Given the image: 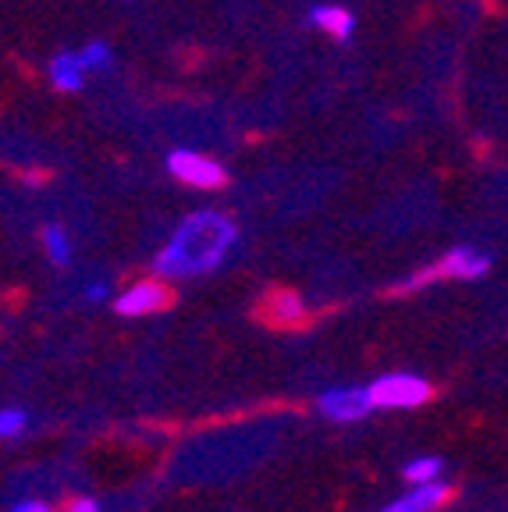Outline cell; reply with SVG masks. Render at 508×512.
Instances as JSON below:
<instances>
[{"label":"cell","instance_id":"277c9868","mask_svg":"<svg viewBox=\"0 0 508 512\" xmlns=\"http://www.w3.org/2000/svg\"><path fill=\"white\" fill-rule=\"evenodd\" d=\"M374 409H416L434 399V384L413 370H391L366 384Z\"/></svg>","mask_w":508,"mask_h":512},{"label":"cell","instance_id":"3957f363","mask_svg":"<svg viewBox=\"0 0 508 512\" xmlns=\"http://www.w3.org/2000/svg\"><path fill=\"white\" fill-rule=\"evenodd\" d=\"M164 171L175 178L178 185L196 192H221L228 189V168L221 160L210 157L203 150H192V146H175V150L164 157Z\"/></svg>","mask_w":508,"mask_h":512},{"label":"cell","instance_id":"52a82bcc","mask_svg":"<svg viewBox=\"0 0 508 512\" xmlns=\"http://www.w3.org/2000/svg\"><path fill=\"white\" fill-rule=\"evenodd\" d=\"M306 22L317 32H324L327 40L334 43H349L356 36V11L345 8V4H334V0H324V4H313L306 11Z\"/></svg>","mask_w":508,"mask_h":512},{"label":"cell","instance_id":"4fadbf2b","mask_svg":"<svg viewBox=\"0 0 508 512\" xmlns=\"http://www.w3.org/2000/svg\"><path fill=\"white\" fill-rule=\"evenodd\" d=\"M441 459L437 456H413L402 466V480L405 484H430V480H441Z\"/></svg>","mask_w":508,"mask_h":512},{"label":"cell","instance_id":"6da1fadb","mask_svg":"<svg viewBox=\"0 0 508 512\" xmlns=\"http://www.w3.org/2000/svg\"><path fill=\"white\" fill-rule=\"evenodd\" d=\"M235 246H239V224H235V217L217 207H199L171 228L164 246L153 253L150 271L157 278L171 281V285L196 281L203 274H214Z\"/></svg>","mask_w":508,"mask_h":512},{"label":"cell","instance_id":"9c48e42d","mask_svg":"<svg viewBox=\"0 0 508 512\" xmlns=\"http://www.w3.org/2000/svg\"><path fill=\"white\" fill-rule=\"evenodd\" d=\"M452 498V488L445 480H430V484H409L405 495H398L395 502H388L377 512H437L441 505Z\"/></svg>","mask_w":508,"mask_h":512},{"label":"cell","instance_id":"2e32d148","mask_svg":"<svg viewBox=\"0 0 508 512\" xmlns=\"http://www.w3.org/2000/svg\"><path fill=\"white\" fill-rule=\"evenodd\" d=\"M64 512H100V502L89 498V495H75V498L64 502Z\"/></svg>","mask_w":508,"mask_h":512},{"label":"cell","instance_id":"7a4b0ae2","mask_svg":"<svg viewBox=\"0 0 508 512\" xmlns=\"http://www.w3.org/2000/svg\"><path fill=\"white\" fill-rule=\"evenodd\" d=\"M491 271V256L477 246H452L448 253H441L434 264L420 267V271L405 274L402 281L391 285V296H413L423 292L434 281H477Z\"/></svg>","mask_w":508,"mask_h":512},{"label":"cell","instance_id":"5b68a950","mask_svg":"<svg viewBox=\"0 0 508 512\" xmlns=\"http://www.w3.org/2000/svg\"><path fill=\"white\" fill-rule=\"evenodd\" d=\"M111 303L118 317H153V313L167 310V306L175 303V292H171V281L157 278L150 271L146 278L128 281Z\"/></svg>","mask_w":508,"mask_h":512},{"label":"cell","instance_id":"e0dca14e","mask_svg":"<svg viewBox=\"0 0 508 512\" xmlns=\"http://www.w3.org/2000/svg\"><path fill=\"white\" fill-rule=\"evenodd\" d=\"M11 512H54L47 502H40V498H25V502L11 505Z\"/></svg>","mask_w":508,"mask_h":512},{"label":"cell","instance_id":"30bf717a","mask_svg":"<svg viewBox=\"0 0 508 512\" xmlns=\"http://www.w3.org/2000/svg\"><path fill=\"white\" fill-rule=\"evenodd\" d=\"M263 317L274 324V328H299L306 320V303H302L299 292L292 288H274L267 299H263Z\"/></svg>","mask_w":508,"mask_h":512},{"label":"cell","instance_id":"9a60e30c","mask_svg":"<svg viewBox=\"0 0 508 512\" xmlns=\"http://www.w3.org/2000/svg\"><path fill=\"white\" fill-rule=\"evenodd\" d=\"M82 296H86V303L100 306V303H111L114 299V285L107 278H93L82 285Z\"/></svg>","mask_w":508,"mask_h":512},{"label":"cell","instance_id":"7c38bea8","mask_svg":"<svg viewBox=\"0 0 508 512\" xmlns=\"http://www.w3.org/2000/svg\"><path fill=\"white\" fill-rule=\"evenodd\" d=\"M82 57V68L89 72V79L93 75H107L114 72V47L107 40H86L82 47H75Z\"/></svg>","mask_w":508,"mask_h":512},{"label":"cell","instance_id":"8992f818","mask_svg":"<svg viewBox=\"0 0 508 512\" xmlns=\"http://www.w3.org/2000/svg\"><path fill=\"white\" fill-rule=\"evenodd\" d=\"M317 413L331 424H359L374 413V402L366 388H331V392H320Z\"/></svg>","mask_w":508,"mask_h":512},{"label":"cell","instance_id":"5bb4252c","mask_svg":"<svg viewBox=\"0 0 508 512\" xmlns=\"http://www.w3.org/2000/svg\"><path fill=\"white\" fill-rule=\"evenodd\" d=\"M25 427H29V413H25V409H18V406L0 409V441L18 438V434H25Z\"/></svg>","mask_w":508,"mask_h":512},{"label":"cell","instance_id":"ba28073f","mask_svg":"<svg viewBox=\"0 0 508 512\" xmlns=\"http://www.w3.org/2000/svg\"><path fill=\"white\" fill-rule=\"evenodd\" d=\"M89 82V72L82 68L79 50H57L47 61V86L61 96H75L82 93Z\"/></svg>","mask_w":508,"mask_h":512},{"label":"cell","instance_id":"8fae6325","mask_svg":"<svg viewBox=\"0 0 508 512\" xmlns=\"http://www.w3.org/2000/svg\"><path fill=\"white\" fill-rule=\"evenodd\" d=\"M40 246L43 253H47V260L54 267H72L75 260V246H72V235H68V228L57 221L43 224L40 228Z\"/></svg>","mask_w":508,"mask_h":512}]
</instances>
